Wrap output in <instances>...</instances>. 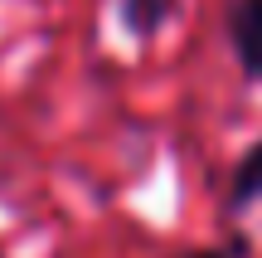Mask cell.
<instances>
[{"label":"cell","mask_w":262,"mask_h":258,"mask_svg":"<svg viewBox=\"0 0 262 258\" xmlns=\"http://www.w3.org/2000/svg\"><path fill=\"white\" fill-rule=\"evenodd\" d=\"M194 258H224V253H194Z\"/></svg>","instance_id":"4"},{"label":"cell","mask_w":262,"mask_h":258,"mask_svg":"<svg viewBox=\"0 0 262 258\" xmlns=\"http://www.w3.org/2000/svg\"><path fill=\"white\" fill-rule=\"evenodd\" d=\"M170 5H175V0H126V25L141 29V34H150V29L170 15Z\"/></svg>","instance_id":"2"},{"label":"cell","mask_w":262,"mask_h":258,"mask_svg":"<svg viewBox=\"0 0 262 258\" xmlns=\"http://www.w3.org/2000/svg\"><path fill=\"white\" fill-rule=\"evenodd\" d=\"M228 29H233V44H238V54H243L248 73L262 78V0H233Z\"/></svg>","instance_id":"1"},{"label":"cell","mask_w":262,"mask_h":258,"mask_svg":"<svg viewBox=\"0 0 262 258\" xmlns=\"http://www.w3.org/2000/svg\"><path fill=\"white\" fill-rule=\"evenodd\" d=\"M238 195H243V200L262 195V146H257V151L243 161V171H238Z\"/></svg>","instance_id":"3"}]
</instances>
